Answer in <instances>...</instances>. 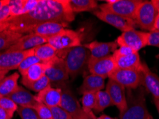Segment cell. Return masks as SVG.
I'll return each mask as SVG.
<instances>
[{"instance_id":"bcb514c9","label":"cell","mask_w":159,"mask_h":119,"mask_svg":"<svg viewBox=\"0 0 159 119\" xmlns=\"http://www.w3.org/2000/svg\"><path fill=\"white\" fill-rule=\"evenodd\" d=\"M8 72V71H2V70H0V81H2L5 77Z\"/></svg>"},{"instance_id":"e0dca14e","label":"cell","mask_w":159,"mask_h":119,"mask_svg":"<svg viewBox=\"0 0 159 119\" xmlns=\"http://www.w3.org/2000/svg\"><path fill=\"white\" fill-rule=\"evenodd\" d=\"M35 99L39 104L45 105L49 108L60 106L62 99L61 89L50 86L42 91L37 93Z\"/></svg>"},{"instance_id":"e575fe53","label":"cell","mask_w":159,"mask_h":119,"mask_svg":"<svg viewBox=\"0 0 159 119\" xmlns=\"http://www.w3.org/2000/svg\"><path fill=\"white\" fill-rule=\"evenodd\" d=\"M0 107L4 108L5 110L12 112V113L17 111L19 108L16 103L8 96L0 98Z\"/></svg>"},{"instance_id":"3957f363","label":"cell","mask_w":159,"mask_h":119,"mask_svg":"<svg viewBox=\"0 0 159 119\" xmlns=\"http://www.w3.org/2000/svg\"><path fill=\"white\" fill-rule=\"evenodd\" d=\"M127 108L120 114V119H149L151 117L146 106V97L143 88L136 91L127 89Z\"/></svg>"},{"instance_id":"f6af8a7d","label":"cell","mask_w":159,"mask_h":119,"mask_svg":"<svg viewBox=\"0 0 159 119\" xmlns=\"http://www.w3.org/2000/svg\"><path fill=\"white\" fill-rule=\"evenodd\" d=\"M151 2L154 5V6H155L156 10L158 11V12H159V0H153V1Z\"/></svg>"},{"instance_id":"4dcf8cb0","label":"cell","mask_w":159,"mask_h":119,"mask_svg":"<svg viewBox=\"0 0 159 119\" xmlns=\"http://www.w3.org/2000/svg\"><path fill=\"white\" fill-rule=\"evenodd\" d=\"M40 62H42L41 60L39 59L38 57H36V56L34 55V53L28 56L27 57L25 58V59L22 61L20 66H19V72H20L21 75H22L23 73H25V72L28 69L30 68L32 66Z\"/></svg>"},{"instance_id":"2e32d148","label":"cell","mask_w":159,"mask_h":119,"mask_svg":"<svg viewBox=\"0 0 159 119\" xmlns=\"http://www.w3.org/2000/svg\"><path fill=\"white\" fill-rule=\"evenodd\" d=\"M140 71L142 77L141 86L153 95V99L159 100V76L153 73L144 62H142Z\"/></svg>"},{"instance_id":"83f0119b","label":"cell","mask_w":159,"mask_h":119,"mask_svg":"<svg viewBox=\"0 0 159 119\" xmlns=\"http://www.w3.org/2000/svg\"><path fill=\"white\" fill-rule=\"evenodd\" d=\"M113 106L111 99L106 91H99L97 92L96 104L93 110L97 113H100L108 107Z\"/></svg>"},{"instance_id":"ba28073f","label":"cell","mask_w":159,"mask_h":119,"mask_svg":"<svg viewBox=\"0 0 159 119\" xmlns=\"http://www.w3.org/2000/svg\"><path fill=\"white\" fill-rule=\"evenodd\" d=\"M126 89L135 90L141 86V73L134 69H117L109 77Z\"/></svg>"},{"instance_id":"8d00e7d4","label":"cell","mask_w":159,"mask_h":119,"mask_svg":"<svg viewBox=\"0 0 159 119\" xmlns=\"http://www.w3.org/2000/svg\"><path fill=\"white\" fill-rule=\"evenodd\" d=\"M50 108L52 113L53 119H72V116L60 106Z\"/></svg>"},{"instance_id":"d6a6232c","label":"cell","mask_w":159,"mask_h":119,"mask_svg":"<svg viewBox=\"0 0 159 119\" xmlns=\"http://www.w3.org/2000/svg\"><path fill=\"white\" fill-rule=\"evenodd\" d=\"M34 109L36 111L39 119H53L51 108L45 105L38 104Z\"/></svg>"},{"instance_id":"5bb4252c","label":"cell","mask_w":159,"mask_h":119,"mask_svg":"<svg viewBox=\"0 0 159 119\" xmlns=\"http://www.w3.org/2000/svg\"><path fill=\"white\" fill-rule=\"evenodd\" d=\"M106 91L110 96L113 106H116L118 108L120 114L123 113L128 106L125 88L115 81L109 79Z\"/></svg>"},{"instance_id":"c3c4849f","label":"cell","mask_w":159,"mask_h":119,"mask_svg":"<svg viewBox=\"0 0 159 119\" xmlns=\"http://www.w3.org/2000/svg\"><path fill=\"white\" fill-rule=\"evenodd\" d=\"M153 102H154V104H155V106H156V109H157L158 113L159 114V100L153 99Z\"/></svg>"},{"instance_id":"8fae6325","label":"cell","mask_w":159,"mask_h":119,"mask_svg":"<svg viewBox=\"0 0 159 119\" xmlns=\"http://www.w3.org/2000/svg\"><path fill=\"white\" fill-rule=\"evenodd\" d=\"M116 69V64L113 55L100 59H93L90 57L88 63V70L90 74L103 79L109 78Z\"/></svg>"},{"instance_id":"484cf974","label":"cell","mask_w":159,"mask_h":119,"mask_svg":"<svg viewBox=\"0 0 159 119\" xmlns=\"http://www.w3.org/2000/svg\"><path fill=\"white\" fill-rule=\"evenodd\" d=\"M22 36L23 34L8 29L0 32V51L8 49Z\"/></svg>"},{"instance_id":"4fadbf2b","label":"cell","mask_w":159,"mask_h":119,"mask_svg":"<svg viewBox=\"0 0 159 119\" xmlns=\"http://www.w3.org/2000/svg\"><path fill=\"white\" fill-rule=\"evenodd\" d=\"M93 15L102 22L113 26L123 32L135 29L134 27L136 25L135 21L122 17L111 12H106V11L98 10L95 11Z\"/></svg>"},{"instance_id":"9a60e30c","label":"cell","mask_w":159,"mask_h":119,"mask_svg":"<svg viewBox=\"0 0 159 119\" xmlns=\"http://www.w3.org/2000/svg\"><path fill=\"white\" fill-rule=\"evenodd\" d=\"M48 39L44 37L30 33L23 35L17 42L7 50L9 51H23L33 49L37 46L48 43Z\"/></svg>"},{"instance_id":"7c38bea8","label":"cell","mask_w":159,"mask_h":119,"mask_svg":"<svg viewBox=\"0 0 159 119\" xmlns=\"http://www.w3.org/2000/svg\"><path fill=\"white\" fill-rule=\"evenodd\" d=\"M34 49L23 51H0V70L10 71L18 69L21 63L28 56L33 54Z\"/></svg>"},{"instance_id":"52a82bcc","label":"cell","mask_w":159,"mask_h":119,"mask_svg":"<svg viewBox=\"0 0 159 119\" xmlns=\"http://www.w3.org/2000/svg\"><path fill=\"white\" fill-rule=\"evenodd\" d=\"M158 13L151 1H142L136 11L135 24L145 31H153Z\"/></svg>"},{"instance_id":"f1b7e54d","label":"cell","mask_w":159,"mask_h":119,"mask_svg":"<svg viewBox=\"0 0 159 119\" xmlns=\"http://www.w3.org/2000/svg\"><path fill=\"white\" fill-rule=\"evenodd\" d=\"M97 92L90 91L83 94L82 97V105L83 109L85 111H92L94 109L96 104Z\"/></svg>"},{"instance_id":"b9f144b4","label":"cell","mask_w":159,"mask_h":119,"mask_svg":"<svg viewBox=\"0 0 159 119\" xmlns=\"http://www.w3.org/2000/svg\"><path fill=\"white\" fill-rule=\"evenodd\" d=\"M81 119H97L93 111H85L84 110V115Z\"/></svg>"},{"instance_id":"7bdbcfd3","label":"cell","mask_w":159,"mask_h":119,"mask_svg":"<svg viewBox=\"0 0 159 119\" xmlns=\"http://www.w3.org/2000/svg\"><path fill=\"white\" fill-rule=\"evenodd\" d=\"M8 27H9V23L7 21L0 22V32H2L4 31V30L7 29Z\"/></svg>"},{"instance_id":"9c48e42d","label":"cell","mask_w":159,"mask_h":119,"mask_svg":"<svg viewBox=\"0 0 159 119\" xmlns=\"http://www.w3.org/2000/svg\"><path fill=\"white\" fill-rule=\"evenodd\" d=\"M148 32L136 31L135 29L123 32L116 39L118 46H125L139 52L142 48L147 46Z\"/></svg>"},{"instance_id":"ac0fdd59","label":"cell","mask_w":159,"mask_h":119,"mask_svg":"<svg viewBox=\"0 0 159 119\" xmlns=\"http://www.w3.org/2000/svg\"><path fill=\"white\" fill-rule=\"evenodd\" d=\"M83 46L90 51L91 58L93 59H100L107 57L111 55V53H114V51L118 48L116 41L109 42H100L95 41L85 44Z\"/></svg>"},{"instance_id":"74e56055","label":"cell","mask_w":159,"mask_h":119,"mask_svg":"<svg viewBox=\"0 0 159 119\" xmlns=\"http://www.w3.org/2000/svg\"><path fill=\"white\" fill-rule=\"evenodd\" d=\"M147 46L159 48V32L156 30L149 32L147 39Z\"/></svg>"},{"instance_id":"836d02e7","label":"cell","mask_w":159,"mask_h":119,"mask_svg":"<svg viewBox=\"0 0 159 119\" xmlns=\"http://www.w3.org/2000/svg\"><path fill=\"white\" fill-rule=\"evenodd\" d=\"M17 112L21 119H39L37 112L34 108L19 106Z\"/></svg>"},{"instance_id":"1f68e13d","label":"cell","mask_w":159,"mask_h":119,"mask_svg":"<svg viewBox=\"0 0 159 119\" xmlns=\"http://www.w3.org/2000/svg\"><path fill=\"white\" fill-rule=\"evenodd\" d=\"M25 0H8V4L10 8L11 17H15L22 15Z\"/></svg>"},{"instance_id":"4316f807","label":"cell","mask_w":159,"mask_h":119,"mask_svg":"<svg viewBox=\"0 0 159 119\" xmlns=\"http://www.w3.org/2000/svg\"><path fill=\"white\" fill-rule=\"evenodd\" d=\"M69 3L74 13L94 11L98 6L95 0H69Z\"/></svg>"},{"instance_id":"44dd1931","label":"cell","mask_w":159,"mask_h":119,"mask_svg":"<svg viewBox=\"0 0 159 119\" xmlns=\"http://www.w3.org/2000/svg\"><path fill=\"white\" fill-rule=\"evenodd\" d=\"M50 62L38 63L28 69L25 73L22 74V84L26 86L29 83L38 80L41 77L45 75L46 70L49 67Z\"/></svg>"},{"instance_id":"f546056e","label":"cell","mask_w":159,"mask_h":119,"mask_svg":"<svg viewBox=\"0 0 159 119\" xmlns=\"http://www.w3.org/2000/svg\"><path fill=\"white\" fill-rule=\"evenodd\" d=\"M51 86V82L50 79L48 78V76L44 75L43 77L38 79L34 82H32L27 84L25 87H27L29 89L33 91L36 93H39L45 89L48 86Z\"/></svg>"},{"instance_id":"ab89813d","label":"cell","mask_w":159,"mask_h":119,"mask_svg":"<svg viewBox=\"0 0 159 119\" xmlns=\"http://www.w3.org/2000/svg\"><path fill=\"white\" fill-rule=\"evenodd\" d=\"M39 0H25L22 15H26V14L34 10V8L37 6V4H39Z\"/></svg>"},{"instance_id":"30bf717a","label":"cell","mask_w":159,"mask_h":119,"mask_svg":"<svg viewBox=\"0 0 159 119\" xmlns=\"http://www.w3.org/2000/svg\"><path fill=\"white\" fill-rule=\"evenodd\" d=\"M45 76L50 79L51 86H57L60 83L67 82L69 79V74L65 65V60L60 56L50 61V65L46 70Z\"/></svg>"},{"instance_id":"60d3db41","label":"cell","mask_w":159,"mask_h":119,"mask_svg":"<svg viewBox=\"0 0 159 119\" xmlns=\"http://www.w3.org/2000/svg\"><path fill=\"white\" fill-rule=\"evenodd\" d=\"M14 113H15L0 107V119H11L13 118Z\"/></svg>"},{"instance_id":"d6986e66","label":"cell","mask_w":159,"mask_h":119,"mask_svg":"<svg viewBox=\"0 0 159 119\" xmlns=\"http://www.w3.org/2000/svg\"><path fill=\"white\" fill-rule=\"evenodd\" d=\"M67 26H68V24H65V23L48 22L37 25L32 29L31 33H34L49 39L55 35L60 33Z\"/></svg>"},{"instance_id":"ffe728a7","label":"cell","mask_w":159,"mask_h":119,"mask_svg":"<svg viewBox=\"0 0 159 119\" xmlns=\"http://www.w3.org/2000/svg\"><path fill=\"white\" fill-rule=\"evenodd\" d=\"M8 97L16 103L18 106L27 107V108H34L39 104L35 99V96L32 95L22 86H19L17 90Z\"/></svg>"},{"instance_id":"603a6c76","label":"cell","mask_w":159,"mask_h":119,"mask_svg":"<svg viewBox=\"0 0 159 119\" xmlns=\"http://www.w3.org/2000/svg\"><path fill=\"white\" fill-rule=\"evenodd\" d=\"M113 58L115 59L117 69H134L138 71L141 69L142 62L139 52L123 57H113Z\"/></svg>"},{"instance_id":"d4e9b609","label":"cell","mask_w":159,"mask_h":119,"mask_svg":"<svg viewBox=\"0 0 159 119\" xmlns=\"http://www.w3.org/2000/svg\"><path fill=\"white\" fill-rule=\"evenodd\" d=\"M34 52L42 62H49L57 57L58 51L50 44L46 43L34 48Z\"/></svg>"},{"instance_id":"5b68a950","label":"cell","mask_w":159,"mask_h":119,"mask_svg":"<svg viewBox=\"0 0 159 119\" xmlns=\"http://www.w3.org/2000/svg\"><path fill=\"white\" fill-rule=\"evenodd\" d=\"M55 87L60 88L62 91V99L60 105V108L67 112L72 116V119H81L83 118L84 115L83 107L80 105L78 100L72 93L67 83H60Z\"/></svg>"},{"instance_id":"7402d4cb","label":"cell","mask_w":159,"mask_h":119,"mask_svg":"<svg viewBox=\"0 0 159 119\" xmlns=\"http://www.w3.org/2000/svg\"><path fill=\"white\" fill-rule=\"evenodd\" d=\"M105 88V79L94 74L86 76L83 79V83L80 86L79 92L81 94L85 93L95 91L98 92Z\"/></svg>"},{"instance_id":"7a4b0ae2","label":"cell","mask_w":159,"mask_h":119,"mask_svg":"<svg viewBox=\"0 0 159 119\" xmlns=\"http://www.w3.org/2000/svg\"><path fill=\"white\" fill-rule=\"evenodd\" d=\"M57 55L64 59L69 76L72 79L88 69L91 54L90 51L84 46L58 51Z\"/></svg>"},{"instance_id":"7dc6e473","label":"cell","mask_w":159,"mask_h":119,"mask_svg":"<svg viewBox=\"0 0 159 119\" xmlns=\"http://www.w3.org/2000/svg\"><path fill=\"white\" fill-rule=\"evenodd\" d=\"M97 119H114V118L111 117V116L106 115V114H102V115L100 116L99 117L97 118Z\"/></svg>"},{"instance_id":"cb8c5ba5","label":"cell","mask_w":159,"mask_h":119,"mask_svg":"<svg viewBox=\"0 0 159 119\" xmlns=\"http://www.w3.org/2000/svg\"><path fill=\"white\" fill-rule=\"evenodd\" d=\"M19 78L20 75L15 72L10 76L4 77L0 81V98L9 96L17 89Z\"/></svg>"},{"instance_id":"ee69618b","label":"cell","mask_w":159,"mask_h":119,"mask_svg":"<svg viewBox=\"0 0 159 119\" xmlns=\"http://www.w3.org/2000/svg\"><path fill=\"white\" fill-rule=\"evenodd\" d=\"M153 30H156V31L159 32V12L158 13L157 16H156L155 23H154Z\"/></svg>"},{"instance_id":"6da1fadb","label":"cell","mask_w":159,"mask_h":119,"mask_svg":"<svg viewBox=\"0 0 159 119\" xmlns=\"http://www.w3.org/2000/svg\"><path fill=\"white\" fill-rule=\"evenodd\" d=\"M75 19V13L69 0H39V4L26 15L11 17L7 20L8 30L25 34H30L37 25L48 22L69 24Z\"/></svg>"},{"instance_id":"d590c367","label":"cell","mask_w":159,"mask_h":119,"mask_svg":"<svg viewBox=\"0 0 159 119\" xmlns=\"http://www.w3.org/2000/svg\"><path fill=\"white\" fill-rule=\"evenodd\" d=\"M9 18H11V11L8 0H3V3L0 6V22L7 21Z\"/></svg>"},{"instance_id":"f35d334b","label":"cell","mask_w":159,"mask_h":119,"mask_svg":"<svg viewBox=\"0 0 159 119\" xmlns=\"http://www.w3.org/2000/svg\"><path fill=\"white\" fill-rule=\"evenodd\" d=\"M135 52H136V51L132 49L131 48L128 47V46H118V48L114 51L113 56V57H123V56L130 55Z\"/></svg>"},{"instance_id":"681fc988","label":"cell","mask_w":159,"mask_h":119,"mask_svg":"<svg viewBox=\"0 0 159 119\" xmlns=\"http://www.w3.org/2000/svg\"><path fill=\"white\" fill-rule=\"evenodd\" d=\"M2 3H3V0H0V6H2Z\"/></svg>"},{"instance_id":"f907efd6","label":"cell","mask_w":159,"mask_h":119,"mask_svg":"<svg viewBox=\"0 0 159 119\" xmlns=\"http://www.w3.org/2000/svg\"><path fill=\"white\" fill-rule=\"evenodd\" d=\"M149 119H154V118H153V116H151V117L150 118H149Z\"/></svg>"},{"instance_id":"277c9868","label":"cell","mask_w":159,"mask_h":119,"mask_svg":"<svg viewBox=\"0 0 159 119\" xmlns=\"http://www.w3.org/2000/svg\"><path fill=\"white\" fill-rule=\"evenodd\" d=\"M142 1L140 0H116L113 3L100 4V11L111 12L120 17L135 21L137 9Z\"/></svg>"},{"instance_id":"8992f818","label":"cell","mask_w":159,"mask_h":119,"mask_svg":"<svg viewBox=\"0 0 159 119\" xmlns=\"http://www.w3.org/2000/svg\"><path fill=\"white\" fill-rule=\"evenodd\" d=\"M82 35L78 32L64 29L60 33L48 39V43L57 51L81 46Z\"/></svg>"}]
</instances>
